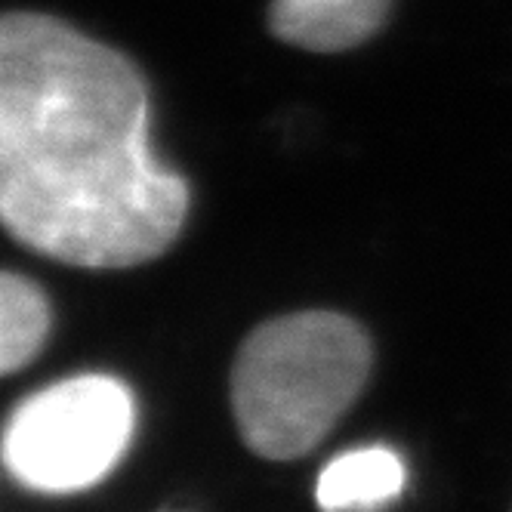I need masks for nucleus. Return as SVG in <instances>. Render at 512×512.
Returning a JSON list of instances; mask_svg holds the SVG:
<instances>
[{"instance_id": "1", "label": "nucleus", "mask_w": 512, "mask_h": 512, "mask_svg": "<svg viewBox=\"0 0 512 512\" xmlns=\"http://www.w3.org/2000/svg\"><path fill=\"white\" fill-rule=\"evenodd\" d=\"M189 189L149 145L136 65L41 13L0 22V213L53 260L127 269L179 235Z\"/></svg>"}, {"instance_id": "2", "label": "nucleus", "mask_w": 512, "mask_h": 512, "mask_svg": "<svg viewBox=\"0 0 512 512\" xmlns=\"http://www.w3.org/2000/svg\"><path fill=\"white\" fill-rule=\"evenodd\" d=\"M371 343L337 312L275 318L244 340L232 371V408L244 442L269 460L312 451L358 398Z\"/></svg>"}, {"instance_id": "3", "label": "nucleus", "mask_w": 512, "mask_h": 512, "mask_svg": "<svg viewBox=\"0 0 512 512\" xmlns=\"http://www.w3.org/2000/svg\"><path fill=\"white\" fill-rule=\"evenodd\" d=\"M133 395L115 377H75L25 398L4 435L10 475L44 494L96 485L130 445Z\"/></svg>"}, {"instance_id": "4", "label": "nucleus", "mask_w": 512, "mask_h": 512, "mask_svg": "<svg viewBox=\"0 0 512 512\" xmlns=\"http://www.w3.org/2000/svg\"><path fill=\"white\" fill-rule=\"evenodd\" d=\"M392 0H275L269 25L281 41L340 53L358 47L383 25Z\"/></svg>"}, {"instance_id": "5", "label": "nucleus", "mask_w": 512, "mask_h": 512, "mask_svg": "<svg viewBox=\"0 0 512 512\" xmlns=\"http://www.w3.org/2000/svg\"><path fill=\"white\" fill-rule=\"evenodd\" d=\"M405 488V463L389 448H358L334 457L318 475L324 512H364L395 500Z\"/></svg>"}, {"instance_id": "6", "label": "nucleus", "mask_w": 512, "mask_h": 512, "mask_svg": "<svg viewBox=\"0 0 512 512\" xmlns=\"http://www.w3.org/2000/svg\"><path fill=\"white\" fill-rule=\"evenodd\" d=\"M50 331L47 297L22 275L7 272L0 281V368L13 374L41 352Z\"/></svg>"}]
</instances>
